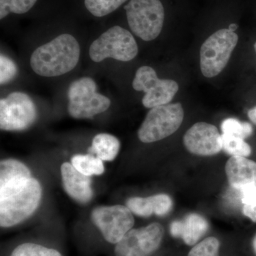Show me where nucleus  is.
<instances>
[{
  "instance_id": "obj_1",
  "label": "nucleus",
  "mask_w": 256,
  "mask_h": 256,
  "mask_svg": "<svg viewBox=\"0 0 256 256\" xmlns=\"http://www.w3.org/2000/svg\"><path fill=\"white\" fill-rule=\"evenodd\" d=\"M42 188L36 178H23L0 185V226H14L28 220L41 202Z\"/></svg>"
},
{
  "instance_id": "obj_2",
  "label": "nucleus",
  "mask_w": 256,
  "mask_h": 256,
  "mask_svg": "<svg viewBox=\"0 0 256 256\" xmlns=\"http://www.w3.org/2000/svg\"><path fill=\"white\" fill-rule=\"evenodd\" d=\"M78 42L72 35L63 34L38 47L30 60L32 70L44 77H55L73 70L80 58Z\"/></svg>"
},
{
  "instance_id": "obj_3",
  "label": "nucleus",
  "mask_w": 256,
  "mask_h": 256,
  "mask_svg": "<svg viewBox=\"0 0 256 256\" xmlns=\"http://www.w3.org/2000/svg\"><path fill=\"white\" fill-rule=\"evenodd\" d=\"M124 9L130 28L136 36L146 42L158 38L164 20L160 0H130Z\"/></svg>"
},
{
  "instance_id": "obj_4",
  "label": "nucleus",
  "mask_w": 256,
  "mask_h": 256,
  "mask_svg": "<svg viewBox=\"0 0 256 256\" xmlns=\"http://www.w3.org/2000/svg\"><path fill=\"white\" fill-rule=\"evenodd\" d=\"M238 42V36L228 28H222L210 35L200 50V68L206 78H214L226 66Z\"/></svg>"
},
{
  "instance_id": "obj_5",
  "label": "nucleus",
  "mask_w": 256,
  "mask_h": 256,
  "mask_svg": "<svg viewBox=\"0 0 256 256\" xmlns=\"http://www.w3.org/2000/svg\"><path fill=\"white\" fill-rule=\"evenodd\" d=\"M138 54L137 42L130 32L119 26H112L92 42L89 56L94 62L108 58L127 62Z\"/></svg>"
},
{
  "instance_id": "obj_6",
  "label": "nucleus",
  "mask_w": 256,
  "mask_h": 256,
  "mask_svg": "<svg viewBox=\"0 0 256 256\" xmlns=\"http://www.w3.org/2000/svg\"><path fill=\"white\" fill-rule=\"evenodd\" d=\"M184 116V112L180 102L151 108L138 130L140 140L150 143L169 137L180 128Z\"/></svg>"
},
{
  "instance_id": "obj_7",
  "label": "nucleus",
  "mask_w": 256,
  "mask_h": 256,
  "mask_svg": "<svg viewBox=\"0 0 256 256\" xmlns=\"http://www.w3.org/2000/svg\"><path fill=\"white\" fill-rule=\"evenodd\" d=\"M68 110L76 119L92 118L109 108L108 98L97 92V86L92 78L84 77L75 80L68 89Z\"/></svg>"
},
{
  "instance_id": "obj_8",
  "label": "nucleus",
  "mask_w": 256,
  "mask_h": 256,
  "mask_svg": "<svg viewBox=\"0 0 256 256\" xmlns=\"http://www.w3.org/2000/svg\"><path fill=\"white\" fill-rule=\"evenodd\" d=\"M132 87L137 92H144L142 102L146 108L169 104L180 88L178 82L158 78L156 70L146 66L138 69Z\"/></svg>"
},
{
  "instance_id": "obj_9",
  "label": "nucleus",
  "mask_w": 256,
  "mask_h": 256,
  "mask_svg": "<svg viewBox=\"0 0 256 256\" xmlns=\"http://www.w3.org/2000/svg\"><path fill=\"white\" fill-rule=\"evenodd\" d=\"M36 118V106L26 94L14 92L0 100V128L2 130H25Z\"/></svg>"
},
{
  "instance_id": "obj_10",
  "label": "nucleus",
  "mask_w": 256,
  "mask_h": 256,
  "mask_svg": "<svg viewBox=\"0 0 256 256\" xmlns=\"http://www.w3.org/2000/svg\"><path fill=\"white\" fill-rule=\"evenodd\" d=\"M92 220L106 242L112 244L124 238L134 224L132 212L124 205L96 207L92 210Z\"/></svg>"
},
{
  "instance_id": "obj_11",
  "label": "nucleus",
  "mask_w": 256,
  "mask_h": 256,
  "mask_svg": "<svg viewBox=\"0 0 256 256\" xmlns=\"http://www.w3.org/2000/svg\"><path fill=\"white\" fill-rule=\"evenodd\" d=\"M164 230L160 224L131 229L114 247L116 256H150L159 248Z\"/></svg>"
},
{
  "instance_id": "obj_12",
  "label": "nucleus",
  "mask_w": 256,
  "mask_h": 256,
  "mask_svg": "<svg viewBox=\"0 0 256 256\" xmlns=\"http://www.w3.org/2000/svg\"><path fill=\"white\" fill-rule=\"evenodd\" d=\"M185 148L192 154L200 156H213L222 150L220 131L213 124L197 122L185 133L183 138Z\"/></svg>"
},
{
  "instance_id": "obj_13",
  "label": "nucleus",
  "mask_w": 256,
  "mask_h": 256,
  "mask_svg": "<svg viewBox=\"0 0 256 256\" xmlns=\"http://www.w3.org/2000/svg\"><path fill=\"white\" fill-rule=\"evenodd\" d=\"M64 190L69 196L80 204H86L92 200L94 191L90 176H86L68 162L60 166Z\"/></svg>"
},
{
  "instance_id": "obj_14",
  "label": "nucleus",
  "mask_w": 256,
  "mask_h": 256,
  "mask_svg": "<svg viewBox=\"0 0 256 256\" xmlns=\"http://www.w3.org/2000/svg\"><path fill=\"white\" fill-rule=\"evenodd\" d=\"M206 218L197 214H188L182 220H174L170 225V234L173 237L182 238L188 246H194L208 230Z\"/></svg>"
},
{
  "instance_id": "obj_15",
  "label": "nucleus",
  "mask_w": 256,
  "mask_h": 256,
  "mask_svg": "<svg viewBox=\"0 0 256 256\" xmlns=\"http://www.w3.org/2000/svg\"><path fill=\"white\" fill-rule=\"evenodd\" d=\"M229 184L236 190L256 182V162L245 156H232L225 166Z\"/></svg>"
},
{
  "instance_id": "obj_16",
  "label": "nucleus",
  "mask_w": 256,
  "mask_h": 256,
  "mask_svg": "<svg viewBox=\"0 0 256 256\" xmlns=\"http://www.w3.org/2000/svg\"><path fill=\"white\" fill-rule=\"evenodd\" d=\"M126 205L132 213L139 216L149 217L152 214L162 216L169 213L173 202L170 196L161 194L146 198L132 197Z\"/></svg>"
},
{
  "instance_id": "obj_17",
  "label": "nucleus",
  "mask_w": 256,
  "mask_h": 256,
  "mask_svg": "<svg viewBox=\"0 0 256 256\" xmlns=\"http://www.w3.org/2000/svg\"><path fill=\"white\" fill-rule=\"evenodd\" d=\"M120 142L112 134L100 133L92 139V146L88 149L89 154H96L99 159L111 162L118 154Z\"/></svg>"
},
{
  "instance_id": "obj_18",
  "label": "nucleus",
  "mask_w": 256,
  "mask_h": 256,
  "mask_svg": "<svg viewBox=\"0 0 256 256\" xmlns=\"http://www.w3.org/2000/svg\"><path fill=\"white\" fill-rule=\"evenodd\" d=\"M32 178L31 172L24 164L16 160H2L0 162V185Z\"/></svg>"
},
{
  "instance_id": "obj_19",
  "label": "nucleus",
  "mask_w": 256,
  "mask_h": 256,
  "mask_svg": "<svg viewBox=\"0 0 256 256\" xmlns=\"http://www.w3.org/2000/svg\"><path fill=\"white\" fill-rule=\"evenodd\" d=\"M72 164L82 174L88 176L100 175L105 171L102 160L92 154H76L72 158Z\"/></svg>"
},
{
  "instance_id": "obj_20",
  "label": "nucleus",
  "mask_w": 256,
  "mask_h": 256,
  "mask_svg": "<svg viewBox=\"0 0 256 256\" xmlns=\"http://www.w3.org/2000/svg\"><path fill=\"white\" fill-rule=\"evenodd\" d=\"M222 140V150L230 156L246 158L252 154V148L242 138L223 133Z\"/></svg>"
},
{
  "instance_id": "obj_21",
  "label": "nucleus",
  "mask_w": 256,
  "mask_h": 256,
  "mask_svg": "<svg viewBox=\"0 0 256 256\" xmlns=\"http://www.w3.org/2000/svg\"><path fill=\"white\" fill-rule=\"evenodd\" d=\"M127 0H85L86 9L97 18H102L116 11Z\"/></svg>"
},
{
  "instance_id": "obj_22",
  "label": "nucleus",
  "mask_w": 256,
  "mask_h": 256,
  "mask_svg": "<svg viewBox=\"0 0 256 256\" xmlns=\"http://www.w3.org/2000/svg\"><path fill=\"white\" fill-rule=\"evenodd\" d=\"M220 128L224 134H232L244 140L250 137L254 131L252 124L246 122H240L235 118L224 120L220 124Z\"/></svg>"
},
{
  "instance_id": "obj_23",
  "label": "nucleus",
  "mask_w": 256,
  "mask_h": 256,
  "mask_svg": "<svg viewBox=\"0 0 256 256\" xmlns=\"http://www.w3.org/2000/svg\"><path fill=\"white\" fill-rule=\"evenodd\" d=\"M37 0H0V18L10 13L24 14L33 8Z\"/></svg>"
},
{
  "instance_id": "obj_24",
  "label": "nucleus",
  "mask_w": 256,
  "mask_h": 256,
  "mask_svg": "<svg viewBox=\"0 0 256 256\" xmlns=\"http://www.w3.org/2000/svg\"><path fill=\"white\" fill-rule=\"evenodd\" d=\"M10 256H62L55 249L38 245V244L26 242L18 246L13 250Z\"/></svg>"
},
{
  "instance_id": "obj_25",
  "label": "nucleus",
  "mask_w": 256,
  "mask_h": 256,
  "mask_svg": "<svg viewBox=\"0 0 256 256\" xmlns=\"http://www.w3.org/2000/svg\"><path fill=\"white\" fill-rule=\"evenodd\" d=\"M220 242L214 237H208L192 248L188 256H218Z\"/></svg>"
},
{
  "instance_id": "obj_26",
  "label": "nucleus",
  "mask_w": 256,
  "mask_h": 256,
  "mask_svg": "<svg viewBox=\"0 0 256 256\" xmlns=\"http://www.w3.org/2000/svg\"><path fill=\"white\" fill-rule=\"evenodd\" d=\"M18 74V67L13 60L2 54L0 56V84H8Z\"/></svg>"
},
{
  "instance_id": "obj_27",
  "label": "nucleus",
  "mask_w": 256,
  "mask_h": 256,
  "mask_svg": "<svg viewBox=\"0 0 256 256\" xmlns=\"http://www.w3.org/2000/svg\"><path fill=\"white\" fill-rule=\"evenodd\" d=\"M242 213L252 222H256V196L244 205Z\"/></svg>"
},
{
  "instance_id": "obj_28",
  "label": "nucleus",
  "mask_w": 256,
  "mask_h": 256,
  "mask_svg": "<svg viewBox=\"0 0 256 256\" xmlns=\"http://www.w3.org/2000/svg\"><path fill=\"white\" fill-rule=\"evenodd\" d=\"M248 116L249 119H250L254 124H256V106L248 110Z\"/></svg>"
},
{
  "instance_id": "obj_29",
  "label": "nucleus",
  "mask_w": 256,
  "mask_h": 256,
  "mask_svg": "<svg viewBox=\"0 0 256 256\" xmlns=\"http://www.w3.org/2000/svg\"><path fill=\"white\" fill-rule=\"evenodd\" d=\"M238 28V25L236 24H232L229 25L228 30L230 31L235 32L236 30Z\"/></svg>"
},
{
  "instance_id": "obj_30",
  "label": "nucleus",
  "mask_w": 256,
  "mask_h": 256,
  "mask_svg": "<svg viewBox=\"0 0 256 256\" xmlns=\"http://www.w3.org/2000/svg\"><path fill=\"white\" fill-rule=\"evenodd\" d=\"M252 246H254V252H255L256 254V235L254 239V242H252Z\"/></svg>"
},
{
  "instance_id": "obj_31",
  "label": "nucleus",
  "mask_w": 256,
  "mask_h": 256,
  "mask_svg": "<svg viewBox=\"0 0 256 256\" xmlns=\"http://www.w3.org/2000/svg\"><path fill=\"white\" fill-rule=\"evenodd\" d=\"M254 48H255V52H256V42L255 43V44H254Z\"/></svg>"
}]
</instances>
